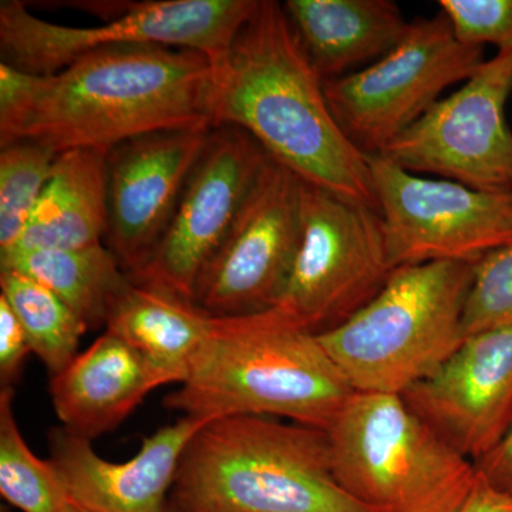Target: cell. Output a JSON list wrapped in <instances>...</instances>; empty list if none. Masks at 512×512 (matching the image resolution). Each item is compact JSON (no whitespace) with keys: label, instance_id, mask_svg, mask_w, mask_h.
I'll return each instance as SVG.
<instances>
[{"label":"cell","instance_id":"1","mask_svg":"<svg viewBox=\"0 0 512 512\" xmlns=\"http://www.w3.org/2000/svg\"><path fill=\"white\" fill-rule=\"evenodd\" d=\"M212 82L207 56L157 45L94 50L50 76L0 63V146L107 153L153 131L214 127Z\"/></svg>","mask_w":512,"mask_h":512},{"label":"cell","instance_id":"2","mask_svg":"<svg viewBox=\"0 0 512 512\" xmlns=\"http://www.w3.org/2000/svg\"><path fill=\"white\" fill-rule=\"evenodd\" d=\"M211 121L247 131L305 183L379 212L367 156L336 123L281 3L258 0L214 64Z\"/></svg>","mask_w":512,"mask_h":512},{"label":"cell","instance_id":"3","mask_svg":"<svg viewBox=\"0 0 512 512\" xmlns=\"http://www.w3.org/2000/svg\"><path fill=\"white\" fill-rule=\"evenodd\" d=\"M355 390L319 336L279 308L212 316L164 406L188 417L264 416L328 430Z\"/></svg>","mask_w":512,"mask_h":512},{"label":"cell","instance_id":"4","mask_svg":"<svg viewBox=\"0 0 512 512\" xmlns=\"http://www.w3.org/2000/svg\"><path fill=\"white\" fill-rule=\"evenodd\" d=\"M168 512H377L343 490L328 431L264 416L218 417L185 447Z\"/></svg>","mask_w":512,"mask_h":512},{"label":"cell","instance_id":"5","mask_svg":"<svg viewBox=\"0 0 512 512\" xmlns=\"http://www.w3.org/2000/svg\"><path fill=\"white\" fill-rule=\"evenodd\" d=\"M474 265L430 262L394 269L379 295L319 336L356 393L403 396L466 339Z\"/></svg>","mask_w":512,"mask_h":512},{"label":"cell","instance_id":"6","mask_svg":"<svg viewBox=\"0 0 512 512\" xmlns=\"http://www.w3.org/2000/svg\"><path fill=\"white\" fill-rule=\"evenodd\" d=\"M326 431L336 480L377 512H460L476 484L474 463L402 396L355 392Z\"/></svg>","mask_w":512,"mask_h":512},{"label":"cell","instance_id":"7","mask_svg":"<svg viewBox=\"0 0 512 512\" xmlns=\"http://www.w3.org/2000/svg\"><path fill=\"white\" fill-rule=\"evenodd\" d=\"M258 0H82L62 2L103 20L74 28L37 18L25 2L0 3L2 63L36 76L59 73L94 50L157 45L194 50L220 63Z\"/></svg>","mask_w":512,"mask_h":512},{"label":"cell","instance_id":"8","mask_svg":"<svg viewBox=\"0 0 512 512\" xmlns=\"http://www.w3.org/2000/svg\"><path fill=\"white\" fill-rule=\"evenodd\" d=\"M484 62V47L461 43L440 12L413 20L392 52L323 83V90L340 130L357 150L372 156L382 154L448 87L467 82Z\"/></svg>","mask_w":512,"mask_h":512},{"label":"cell","instance_id":"9","mask_svg":"<svg viewBox=\"0 0 512 512\" xmlns=\"http://www.w3.org/2000/svg\"><path fill=\"white\" fill-rule=\"evenodd\" d=\"M393 271L379 212L303 181L301 244L275 308L322 335L372 302Z\"/></svg>","mask_w":512,"mask_h":512},{"label":"cell","instance_id":"10","mask_svg":"<svg viewBox=\"0 0 512 512\" xmlns=\"http://www.w3.org/2000/svg\"><path fill=\"white\" fill-rule=\"evenodd\" d=\"M393 269L478 261L512 244V192L474 190L367 156Z\"/></svg>","mask_w":512,"mask_h":512},{"label":"cell","instance_id":"11","mask_svg":"<svg viewBox=\"0 0 512 512\" xmlns=\"http://www.w3.org/2000/svg\"><path fill=\"white\" fill-rule=\"evenodd\" d=\"M512 50L485 60L463 86L440 99L387 146L383 156L413 174L474 190L512 192Z\"/></svg>","mask_w":512,"mask_h":512},{"label":"cell","instance_id":"12","mask_svg":"<svg viewBox=\"0 0 512 512\" xmlns=\"http://www.w3.org/2000/svg\"><path fill=\"white\" fill-rule=\"evenodd\" d=\"M302 194L303 180L268 156L198 278L194 303L201 311L225 318L275 308L301 244Z\"/></svg>","mask_w":512,"mask_h":512},{"label":"cell","instance_id":"13","mask_svg":"<svg viewBox=\"0 0 512 512\" xmlns=\"http://www.w3.org/2000/svg\"><path fill=\"white\" fill-rule=\"evenodd\" d=\"M266 158L247 131L212 127L163 238L147 265L128 279L194 303L202 269L220 248Z\"/></svg>","mask_w":512,"mask_h":512},{"label":"cell","instance_id":"14","mask_svg":"<svg viewBox=\"0 0 512 512\" xmlns=\"http://www.w3.org/2000/svg\"><path fill=\"white\" fill-rule=\"evenodd\" d=\"M211 126L141 134L107 151L106 247L131 278L150 261L170 225Z\"/></svg>","mask_w":512,"mask_h":512},{"label":"cell","instance_id":"15","mask_svg":"<svg viewBox=\"0 0 512 512\" xmlns=\"http://www.w3.org/2000/svg\"><path fill=\"white\" fill-rule=\"evenodd\" d=\"M404 402L471 463L512 427V325L466 336Z\"/></svg>","mask_w":512,"mask_h":512},{"label":"cell","instance_id":"16","mask_svg":"<svg viewBox=\"0 0 512 512\" xmlns=\"http://www.w3.org/2000/svg\"><path fill=\"white\" fill-rule=\"evenodd\" d=\"M210 420L183 416L146 437L124 463L106 460L92 441L56 427L49 434V461L69 497L90 512H168L185 447Z\"/></svg>","mask_w":512,"mask_h":512},{"label":"cell","instance_id":"17","mask_svg":"<svg viewBox=\"0 0 512 512\" xmlns=\"http://www.w3.org/2000/svg\"><path fill=\"white\" fill-rule=\"evenodd\" d=\"M158 387L144 357L106 330L52 376L50 399L63 429L92 441L117 429Z\"/></svg>","mask_w":512,"mask_h":512},{"label":"cell","instance_id":"18","mask_svg":"<svg viewBox=\"0 0 512 512\" xmlns=\"http://www.w3.org/2000/svg\"><path fill=\"white\" fill-rule=\"evenodd\" d=\"M284 9L323 83L382 59L412 23L392 0H288Z\"/></svg>","mask_w":512,"mask_h":512},{"label":"cell","instance_id":"19","mask_svg":"<svg viewBox=\"0 0 512 512\" xmlns=\"http://www.w3.org/2000/svg\"><path fill=\"white\" fill-rule=\"evenodd\" d=\"M106 156V151L82 148L60 153L25 234L10 252L104 244L109 221Z\"/></svg>","mask_w":512,"mask_h":512},{"label":"cell","instance_id":"20","mask_svg":"<svg viewBox=\"0 0 512 512\" xmlns=\"http://www.w3.org/2000/svg\"><path fill=\"white\" fill-rule=\"evenodd\" d=\"M211 320L194 303L130 281L111 303L106 330L136 349L165 386L187 379Z\"/></svg>","mask_w":512,"mask_h":512},{"label":"cell","instance_id":"21","mask_svg":"<svg viewBox=\"0 0 512 512\" xmlns=\"http://www.w3.org/2000/svg\"><path fill=\"white\" fill-rule=\"evenodd\" d=\"M0 271L29 276L62 299L89 330L106 326L111 303L130 282L104 244L0 255Z\"/></svg>","mask_w":512,"mask_h":512},{"label":"cell","instance_id":"22","mask_svg":"<svg viewBox=\"0 0 512 512\" xmlns=\"http://www.w3.org/2000/svg\"><path fill=\"white\" fill-rule=\"evenodd\" d=\"M0 295L18 316L32 353L50 375L62 372L79 355L80 339L89 329L55 293L29 276L0 271Z\"/></svg>","mask_w":512,"mask_h":512},{"label":"cell","instance_id":"23","mask_svg":"<svg viewBox=\"0 0 512 512\" xmlns=\"http://www.w3.org/2000/svg\"><path fill=\"white\" fill-rule=\"evenodd\" d=\"M15 389L0 390V494L22 512H57L69 498L49 460H40L20 433Z\"/></svg>","mask_w":512,"mask_h":512},{"label":"cell","instance_id":"24","mask_svg":"<svg viewBox=\"0 0 512 512\" xmlns=\"http://www.w3.org/2000/svg\"><path fill=\"white\" fill-rule=\"evenodd\" d=\"M0 151V255L19 244L42 197L59 153L45 144L18 140Z\"/></svg>","mask_w":512,"mask_h":512},{"label":"cell","instance_id":"25","mask_svg":"<svg viewBox=\"0 0 512 512\" xmlns=\"http://www.w3.org/2000/svg\"><path fill=\"white\" fill-rule=\"evenodd\" d=\"M512 325V244L474 265L464 328L466 336Z\"/></svg>","mask_w":512,"mask_h":512},{"label":"cell","instance_id":"26","mask_svg":"<svg viewBox=\"0 0 512 512\" xmlns=\"http://www.w3.org/2000/svg\"><path fill=\"white\" fill-rule=\"evenodd\" d=\"M439 5L464 45L512 50V0H440Z\"/></svg>","mask_w":512,"mask_h":512},{"label":"cell","instance_id":"27","mask_svg":"<svg viewBox=\"0 0 512 512\" xmlns=\"http://www.w3.org/2000/svg\"><path fill=\"white\" fill-rule=\"evenodd\" d=\"M32 353L22 323L0 295V386L15 389L22 375L26 357Z\"/></svg>","mask_w":512,"mask_h":512},{"label":"cell","instance_id":"28","mask_svg":"<svg viewBox=\"0 0 512 512\" xmlns=\"http://www.w3.org/2000/svg\"><path fill=\"white\" fill-rule=\"evenodd\" d=\"M477 476L512 500V427L503 439L474 463Z\"/></svg>","mask_w":512,"mask_h":512},{"label":"cell","instance_id":"29","mask_svg":"<svg viewBox=\"0 0 512 512\" xmlns=\"http://www.w3.org/2000/svg\"><path fill=\"white\" fill-rule=\"evenodd\" d=\"M460 512H512V500L477 476L476 484Z\"/></svg>","mask_w":512,"mask_h":512},{"label":"cell","instance_id":"30","mask_svg":"<svg viewBox=\"0 0 512 512\" xmlns=\"http://www.w3.org/2000/svg\"><path fill=\"white\" fill-rule=\"evenodd\" d=\"M57 512H90L87 510V508H84L83 505H80L77 503V501H74L73 498H67L66 501H64L62 507L59 508V511Z\"/></svg>","mask_w":512,"mask_h":512}]
</instances>
